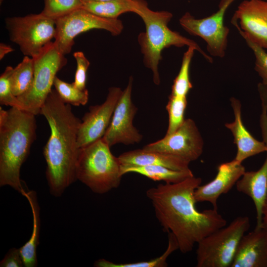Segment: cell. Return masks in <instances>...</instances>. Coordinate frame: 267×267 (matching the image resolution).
Returning a JSON list of instances; mask_svg holds the SVG:
<instances>
[{
  "instance_id": "27",
  "label": "cell",
  "mask_w": 267,
  "mask_h": 267,
  "mask_svg": "<svg viewBox=\"0 0 267 267\" xmlns=\"http://www.w3.org/2000/svg\"><path fill=\"white\" fill-rule=\"evenodd\" d=\"M186 105V97L170 95L166 105L169 122L166 135L173 134L183 124Z\"/></svg>"
},
{
  "instance_id": "4",
  "label": "cell",
  "mask_w": 267,
  "mask_h": 267,
  "mask_svg": "<svg viewBox=\"0 0 267 267\" xmlns=\"http://www.w3.org/2000/svg\"><path fill=\"white\" fill-rule=\"evenodd\" d=\"M138 7L135 13L143 21L145 31L140 33L137 41L143 56V63L153 74L154 83L158 85L160 77L158 65L162 59V52L171 46H191L198 51L208 62H213V58L206 53L193 40L188 39L179 33L171 30L168 24L173 17L168 11H153L148 7L146 1L138 0Z\"/></svg>"
},
{
  "instance_id": "5",
  "label": "cell",
  "mask_w": 267,
  "mask_h": 267,
  "mask_svg": "<svg viewBox=\"0 0 267 267\" xmlns=\"http://www.w3.org/2000/svg\"><path fill=\"white\" fill-rule=\"evenodd\" d=\"M110 148L102 137L79 148L77 180L96 194H105L118 187L121 183V164Z\"/></svg>"
},
{
  "instance_id": "12",
  "label": "cell",
  "mask_w": 267,
  "mask_h": 267,
  "mask_svg": "<svg viewBox=\"0 0 267 267\" xmlns=\"http://www.w3.org/2000/svg\"><path fill=\"white\" fill-rule=\"evenodd\" d=\"M133 78L131 76L118 100L109 126L102 138L111 147L117 143L125 145L140 142L142 135L133 125L137 108L132 100Z\"/></svg>"
},
{
  "instance_id": "25",
  "label": "cell",
  "mask_w": 267,
  "mask_h": 267,
  "mask_svg": "<svg viewBox=\"0 0 267 267\" xmlns=\"http://www.w3.org/2000/svg\"><path fill=\"white\" fill-rule=\"evenodd\" d=\"M195 50L194 47L189 46L184 53L179 71L174 81L171 94L186 97L187 93L192 89L189 70L191 60Z\"/></svg>"
},
{
  "instance_id": "20",
  "label": "cell",
  "mask_w": 267,
  "mask_h": 267,
  "mask_svg": "<svg viewBox=\"0 0 267 267\" xmlns=\"http://www.w3.org/2000/svg\"><path fill=\"white\" fill-rule=\"evenodd\" d=\"M21 194L27 198L30 204L33 215V226L30 239L19 249L23 258L24 267H35L38 265L37 249L39 244L40 209L37 193L35 191L24 189Z\"/></svg>"
},
{
  "instance_id": "28",
  "label": "cell",
  "mask_w": 267,
  "mask_h": 267,
  "mask_svg": "<svg viewBox=\"0 0 267 267\" xmlns=\"http://www.w3.org/2000/svg\"><path fill=\"white\" fill-rule=\"evenodd\" d=\"M44 7L41 13L54 20L81 8V0H44Z\"/></svg>"
},
{
  "instance_id": "35",
  "label": "cell",
  "mask_w": 267,
  "mask_h": 267,
  "mask_svg": "<svg viewBox=\"0 0 267 267\" xmlns=\"http://www.w3.org/2000/svg\"><path fill=\"white\" fill-rule=\"evenodd\" d=\"M83 2H87V1H109V0H81Z\"/></svg>"
},
{
  "instance_id": "13",
  "label": "cell",
  "mask_w": 267,
  "mask_h": 267,
  "mask_svg": "<svg viewBox=\"0 0 267 267\" xmlns=\"http://www.w3.org/2000/svg\"><path fill=\"white\" fill-rule=\"evenodd\" d=\"M122 92L120 88L111 87L103 103L89 107V112L83 117L78 128L77 142L79 148L103 137Z\"/></svg>"
},
{
  "instance_id": "8",
  "label": "cell",
  "mask_w": 267,
  "mask_h": 267,
  "mask_svg": "<svg viewBox=\"0 0 267 267\" xmlns=\"http://www.w3.org/2000/svg\"><path fill=\"white\" fill-rule=\"evenodd\" d=\"M5 25L10 40L25 56L31 57L38 54L56 35L55 20L41 12L7 17Z\"/></svg>"
},
{
  "instance_id": "21",
  "label": "cell",
  "mask_w": 267,
  "mask_h": 267,
  "mask_svg": "<svg viewBox=\"0 0 267 267\" xmlns=\"http://www.w3.org/2000/svg\"><path fill=\"white\" fill-rule=\"evenodd\" d=\"M121 172L122 176L129 173H135L155 181L163 180L170 183L179 182L194 176L190 169L177 171L159 165L121 166Z\"/></svg>"
},
{
  "instance_id": "15",
  "label": "cell",
  "mask_w": 267,
  "mask_h": 267,
  "mask_svg": "<svg viewBox=\"0 0 267 267\" xmlns=\"http://www.w3.org/2000/svg\"><path fill=\"white\" fill-rule=\"evenodd\" d=\"M245 172L242 163L235 159L220 164L214 179L196 189L194 194L196 202H209L214 209H218L220 196L228 192Z\"/></svg>"
},
{
  "instance_id": "6",
  "label": "cell",
  "mask_w": 267,
  "mask_h": 267,
  "mask_svg": "<svg viewBox=\"0 0 267 267\" xmlns=\"http://www.w3.org/2000/svg\"><path fill=\"white\" fill-rule=\"evenodd\" d=\"M250 227L247 216H239L201 240L196 250L197 267H231L238 244Z\"/></svg>"
},
{
  "instance_id": "18",
  "label": "cell",
  "mask_w": 267,
  "mask_h": 267,
  "mask_svg": "<svg viewBox=\"0 0 267 267\" xmlns=\"http://www.w3.org/2000/svg\"><path fill=\"white\" fill-rule=\"evenodd\" d=\"M234 120L225 124L231 133L237 147L235 160L242 163L251 156L267 151V145L263 141L255 138L244 125L242 119L241 102L235 97L230 99Z\"/></svg>"
},
{
  "instance_id": "26",
  "label": "cell",
  "mask_w": 267,
  "mask_h": 267,
  "mask_svg": "<svg viewBox=\"0 0 267 267\" xmlns=\"http://www.w3.org/2000/svg\"><path fill=\"white\" fill-rule=\"evenodd\" d=\"M53 86L61 100L66 104L80 106L86 105L89 99L87 89L81 90L76 87L73 83L65 82L55 77Z\"/></svg>"
},
{
  "instance_id": "29",
  "label": "cell",
  "mask_w": 267,
  "mask_h": 267,
  "mask_svg": "<svg viewBox=\"0 0 267 267\" xmlns=\"http://www.w3.org/2000/svg\"><path fill=\"white\" fill-rule=\"evenodd\" d=\"M244 40L254 52L255 57V69L262 80V83L258 85L260 97L267 100V52L265 49L249 40Z\"/></svg>"
},
{
  "instance_id": "33",
  "label": "cell",
  "mask_w": 267,
  "mask_h": 267,
  "mask_svg": "<svg viewBox=\"0 0 267 267\" xmlns=\"http://www.w3.org/2000/svg\"><path fill=\"white\" fill-rule=\"evenodd\" d=\"M13 50V48L9 45L1 43L0 44V59H2L6 54Z\"/></svg>"
},
{
  "instance_id": "10",
  "label": "cell",
  "mask_w": 267,
  "mask_h": 267,
  "mask_svg": "<svg viewBox=\"0 0 267 267\" xmlns=\"http://www.w3.org/2000/svg\"><path fill=\"white\" fill-rule=\"evenodd\" d=\"M234 0H222L218 11L208 17L196 18L186 12L179 20L185 31L205 41L211 56L222 58L225 55L229 29L224 24V18L227 9Z\"/></svg>"
},
{
  "instance_id": "9",
  "label": "cell",
  "mask_w": 267,
  "mask_h": 267,
  "mask_svg": "<svg viewBox=\"0 0 267 267\" xmlns=\"http://www.w3.org/2000/svg\"><path fill=\"white\" fill-rule=\"evenodd\" d=\"M55 23L56 32L54 42L64 55L71 52L74 39L80 34L93 29H102L117 36L124 28L122 21L118 18L102 17L82 8L56 19Z\"/></svg>"
},
{
  "instance_id": "34",
  "label": "cell",
  "mask_w": 267,
  "mask_h": 267,
  "mask_svg": "<svg viewBox=\"0 0 267 267\" xmlns=\"http://www.w3.org/2000/svg\"><path fill=\"white\" fill-rule=\"evenodd\" d=\"M262 226L267 230V195L263 208Z\"/></svg>"
},
{
  "instance_id": "32",
  "label": "cell",
  "mask_w": 267,
  "mask_h": 267,
  "mask_svg": "<svg viewBox=\"0 0 267 267\" xmlns=\"http://www.w3.org/2000/svg\"><path fill=\"white\" fill-rule=\"evenodd\" d=\"M0 267H24L20 249L12 248L9 250L3 259L0 262Z\"/></svg>"
},
{
  "instance_id": "31",
  "label": "cell",
  "mask_w": 267,
  "mask_h": 267,
  "mask_svg": "<svg viewBox=\"0 0 267 267\" xmlns=\"http://www.w3.org/2000/svg\"><path fill=\"white\" fill-rule=\"evenodd\" d=\"M73 56L76 61L77 68L74 81L72 83L77 88L85 90L87 89V72L90 65V62L82 51L75 52Z\"/></svg>"
},
{
  "instance_id": "7",
  "label": "cell",
  "mask_w": 267,
  "mask_h": 267,
  "mask_svg": "<svg viewBox=\"0 0 267 267\" xmlns=\"http://www.w3.org/2000/svg\"><path fill=\"white\" fill-rule=\"evenodd\" d=\"M65 55L54 42H51L38 54L32 57L34 69L33 85L27 92L17 97L29 112L35 115L40 114L52 90L56 74L67 64Z\"/></svg>"
},
{
  "instance_id": "16",
  "label": "cell",
  "mask_w": 267,
  "mask_h": 267,
  "mask_svg": "<svg viewBox=\"0 0 267 267\" xmlns=\"http://www.w3.org/2000/svg\"><path fill=\"white\" fill-rule=\"evenodd\" d=\"M260 126L263 141L267 145V117L260 119ZM235 185L237 191L249 196L253 200L256 211V227H262L263 208L267 195V155L258 170L245 172Z\"/></svg>"
},
{
  "instance_id": "14",
  "label": "cell",
  "mask_w": 267,
  "mask_h": 267,
  "mask_svg": "<svg viewBox=\"0 0 267 267\" xmlns=\"http://www.w3.org/2000/svg\"><path fill=\"white\" fill-rule=\"evenodd\" d=\"M244 39L267 49V0H245L231 20Z\"/></svg>"
},
{
  "instance_id": "30",
  "label": "cell",
  "mask_w": 267,
  "mask_h": 267,
  "mask_svg": "<svg viewBox=\"0 0 267 267\" xmlns=\"http://www.w3.org/2000/svg\"><path fill=\"white\" fill-rule=\"evenodd\" d=\"M13 68L7 66L0 76V103L28 111L23 103L12 93L10 77ZM29 112V111H28Z\"/></svg>"
},
{
  "instance_id": "24",
  "label": "cell",
  "mask_w": 267,
  "mask_h": 267,
  "mask_svg": "<svg viewBox=\"0 0 267 267\" xmlns=\"http://www.w3.org/2000/svg\"><path fill=\"white\" fill-rule=\"evenodd\" d=\"M179 249L177 240L170 232H168V245L165 252L160 257L144 262L116 264L105 259H101L95 261L94 266L96 267H166L167 260L175 251Z\"/></svg>"
},
{
  "instance_id": "19",
  "label": "cell",
  "mask_w": 267,
  "mask_h": 267,
  "mask_svg": "<svg viewBox=\"0 0 267 267\" xmlns=\"http://www.w3.org/2000/svg\"><path fill=\"white\" fill-rule=\"evenodd\" d=\"M118 159L122 166H162L172 170L190 169V162L180 157L162 152L137 149L120 154Z\"/></svg>"
},
{
  "instance_id": "11",
  "label": "cell",
  "mask_w": 267,
  "mask_h": 267,
  "mask_svg": "<svg viewBox=\"0 0 267 267\" xmlns=\"http://www.w3.org/2000/svg\"><path fill=\"white\" fill-rule=\"evenodd\" d=\"M203 146V140L196 123L188 118L174 133L146 145L143 149L178 156L190 163L201 155Z\"/></svg>"
},
{
  "instance_id": "2",
  "label": "cell",
  "mask_w": 267,
  "mask_h": 267,
  "mask_svg": "<svg viewBox=\"0 0 267 267\" xmlns=\"http://www.w3.org/2000/svg\"><path fill=\"white\" fill-rule=\"evenodd\" d=\"M40 114L46 119L50 129L44 148L45 175L50 194L58 197L77 180V133L81 121L55 89L48 94Z\"/></svg>"
},
{
  "instance_id": "1",
  "label": "cell",
  "mask_w": 267,
  "mask_h": 267,
  "mask_svg": "<svg viewBox=\"0 0 267 267\" xmlns=\"http://www.w3.org/2000/svg\"><path fill=\"white\" fill-rule=\"evenodd\" d=\"M201 182V178L193 176L177 183L159 184L146 193L161 226L175 236L184 254L227 223L218 209H196L194 194Z\"/></svg>"
},
{
  "instance_id": "22",
  "label": "cell",
  "mask_w": 267,
  "mask_h": 267,
  "mask_svg": "<svg viewBox=\"0 0 267 267\" xmlns=\"http://www.w3.org/2000/svg\"><path fill=\"white\" fill-rule=\"evenodd\" d=\"M138 0H112L106 1L83 2L81 8L96 15L109 19H117L121 14L133 12L138 7Z\"/></svg>"
},
{
  "instance_id": "17",
  "label": "cell",
  "mask_w": 267,
  "mask_h": 267,
  "mask_svg": "<svg viewBox=\"0 0 267 267\" xmlns=\"http://www.w3.org/2000/svg\"><path fill=\"white\" fill-rule=\"evenodd\" d=\"M231 267H267V230L263 227L241 238Z\"/></svg>"
},
{
  "instance_id": "3",
  "label": "cell",
  "mask_w": 267,
  "mask_h": 267,
  "mask_svg": "<svg viewBox=\"0 0 267 267\" xmlns=\"http://www.w3.org/2000/svg\"><path fill=\"white\" fill-rule=\"evenodd\" d=\"M35 115L16 107H0V186L21 193L20 174L36 138Z\"/></svg>"
},
{
  "instance_id": "23",
  "label": "cell",
  "mask_w": 267,
  "mask_h": 267,
  "mask_svg": "<svg viewBox=\"0 0 267 267\" xmlns=\"http://www.w3.org/2000/svg\"><path fill=\"white\" fill-rule=\"evenodd\" d=\"M33 58L25 56L12 71L10 84L12 93L18 97L27 92L32 87L34 81Z\"/></svg>"
}]
</instances>
